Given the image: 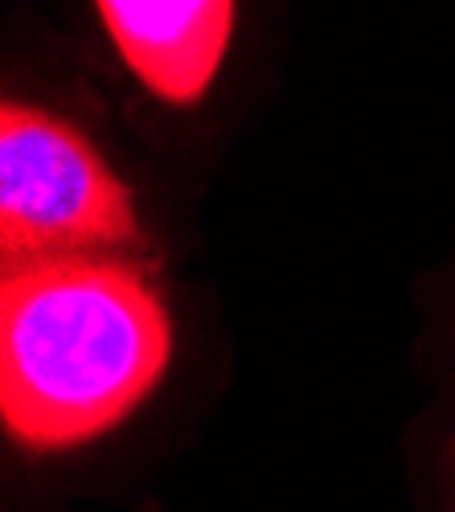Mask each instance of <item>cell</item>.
Here are the masks:
<instances>
[{
	"label": "cell",
	"mask_w": 455,
	"mask_h": 512,
	"mask_svg": "<svg viewBox=\"0 0 455 512\" xmlns=\"http://www.w3.org/2000/svg\"><path fill=\"white\" fill-rule=\"evenodd\" d=\"M169 353V312L123 254L5 267L0 410L21 447L62 451L99 439L156 390Z\"/></svg>",
	"instance_id": "obj_1"
},
{
	"label": "cell",
	"mask_w": 455,
	"mask_h": 512,
	"mask_svg": "<svg viewBox=\"0 0 455 512\" xmlns=\"http://www.w3.org/2000/svg\"><path fill=\"white\" fill-rule=\"evenodd\" d=\"M132 197L74 127L9 103L0 115V254L5 267L140 246Z\"/></svg>",
	"instance_id": "obj_2"
},
{
	"label": "cell",
	"mask_w": 455,
	"mask_h": 512,
	"mask_svg": "<svg viewBox=\"0 0 455 512\" xmlns=\"http://www.w3.org/2000/svg\"><path fill=\"white\" fill-rule=\"evenodd\" d=\"M99 17L119 58L148 91L193 103L214 82L234 25L230 0H103Z\"/></svg>",
	"instance_id": "obj_3"
}]
</instances>
